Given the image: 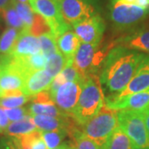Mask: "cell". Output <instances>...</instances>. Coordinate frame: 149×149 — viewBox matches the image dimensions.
Masks as SVG:
<instances>
[{
	"instance_id": "6da1fadb",
	"label": "cell",
	"mask_w": 149,
	"mask_h": 149,
	"mask_svg": "<svg viewBox=\"0 0 149 149\" xmlns=\"http://www.w3.org/2000/svg\"><path fill=\"white\" fill-rule=\"evenodd\" d=\"M145 56L123 47L113 48L99 74L103 91L109 95L119 94L132 80Z\"/></svg>"
},
{
	"instance_id": "7a4b0ae2",
	"label": "cell",
	"mask_w": 149,
	"mask_h": 149,
	"mask_svg": "<svg viewBox=\"0 0 149 149\" xmlns=\"http://www.w3.org/2000/svg\"><path fill=\"white\" fill-rule=\"evenodd\" d=\"M104 105L105 96L99 75H89L83 81L80 98L72 117L80 126H82L99 113Z\"/></svg>"
},
{
	"instance_id": "3957f363",
	"label": "cell",
	"mask_w": 149,
	"mask_h": 149,
	"mask_svg": "<svg viewBox=\"0 0 149 149\" xmlns=\"http://www.w3.org/2000/svg\"><path fill=\"white\" fill-rule=\"evenodd\" d=\"M115 47V41L97 46L81 42L73 59L74 67L84 78L92 74L99 75L108 54Z\"/></svg>"
},
{
	"instance_id": "277c9868",
	"label": "cell",
	"mask_w": 149,
	"mask_h": 149,
	"mask_svg": "<svg viewBox=\"0 0 149 149\" xmlns=\"http://www.w3.org/2000/svg\"><path fill=\"white\" fill-rule=\"evenodd\" d=\"M118 127V110L104 105L99 113L81 126V130L86 137L104 149L112 133Z\"/></svg>"
},
{
	"instance_id": "5b68a950",
	"label": "cell",
	"mask_w": 149,
	"mask_h": 149,
	"mask_svg": "<svg viewBox=\"0 0 149 149\" xmlns=\"http://www.w3.org/2000/svg\"><path fill=\"white\" fill-rule=\"evenodd\" d=\"M108 8L109 19L118 31L132 28L149 14V9L121 0H110Z\"/></svg>"
},
{
	"instance_id": "8992f818",
	"label": "cell",
	"mask_w": 149,
	"mask_h": 149,
	"mask_svg": "<svg viewBox=\"0 0 149 149\" xmlns=\"http://www.w3.org/2000/svg\"><path fill=\"white\" fill-rule=\"evenodd\" d=\"M118 118L119 128L128 135L133 146L149 149V131L142 112L118 110Z\"/></svg>"
},
{
	"instance_id": "52a82bcc",
	"label": "cell",
	"mask_w": 149,
	"mask_h": 149,
	"mask_svg": "<svg viewBox=\"0 0 149 149\" xmlns=\"http://www.w3.org/2000/svg\"><path fill=\"white\" fill-rule=\"evenodd\" d=\"M29 5L37 14L42 16L57 39L65 32L71 30V25L65 20L60 0H28Z\"/></svg>"
},
{
	"instance_id": "ba28073f",
	"label": "cell",
	"mask_w": 149,
	"mask_h": 149,
	"mask_svg": "<svg viewBox=\"0 0 149 149\" xmlns=\"http://www.w3.org/2000/svg\"><path fill=\"white\" fill-rule=\"evenodd\" d=\"M65 20L71 26L100 14V0H60Z\"/></svg>"
},
{
	"instance_id": "9c48e42d",
	"label": "cell",
	"mask_w": 149,
	"mask_h": 149,
	"mask_svg": "<svg viewBox=\"0 0 149 149\" xmlns=\"http://www.w3.org/2000/svg\"><path fill=\"white\" fill-rule=\"evenodd\" d=\"M74 32L81 42L99 45L101 43L105 22L100 14L72 25Z\"/></svg>"
},
{
	"instance_id": "30bf717a",
	"label": "cell",
	"mask_w": 149,
	"mask_h": 149,
	"mask_svg": "<svg viewBox=\"0 0 149 149\" xmlns=\"http://www.w3.org/2000/svg\"><path fill=\"white\" fill-rule=\"evenodd\" d=\"M80 81H67L61 85L52 96V100L61 110L72 116L80 98L82 84Z\"/></svg>"
},
{
	"instance_id": "8fae6325",
	"label": "cell",
	"mask_w": 149,
	"mask_h": 149,
	"mask_svg": "<svg viewBox=\"0 0 149 149\" xmlns=\"http://www.w3.org/2000/svg\"><path fill=\"white\" fill-rule=\"evenodd\" d=\"M149 89V55H146L141 62L137 72L128 85L119 94L108 95L107 98L120 99L126 96L147 91Z\"/></svg>"
},
{
	"instance_id": "7c38bea8",
	"label": "cell",
	"mask_w": 149,
	"mask_h": 149,
	"mask_svg": "<svg viewBox=\"0 0 149 149\" xmlns=\"http://www.w3.org/2000/svg\"><path fill=\"white\" fill-rule=\"evenodd\" d=\"M105 105L115 110L127 109L133 111H143L149 107V89L120 99L105 97Z\"/></svg>"
},
{
	"instance_id": "4fadbf2b",
	"label": "cell",
	"mask_w": 149,
	"mask_h": 149,
	"mask_svg": "<svg viewBox=\"0 0 149 149\" xmlns=\"http://www.w3.org/2000/svg\"><path fill=\"white\" fill-rule=\"evenodd\" d=\"M42 52L40 40L27 29L19 32L10 56L13 58H21Z\"/></svg>"
},
{
	"instance_id": "5bb4252c",
	"label": "cell",
	"mask_w": 149,
	"mask_h": 149,
	"mask_svg": "<svg viewBox=\"0 0 149 149\" xmlns=\"http://www.w3.org/2000/svg\"><path fill=\"white\" fill-rule=\"evenodd\" d=\"M53 78L45 69L35 71L27 75L22 92L25 95L33 96L42 91H49Z\"/></svg>"
},
{
	"instance_id": "9a60e30c",
	"label": "cell",
	"mask_w": 149,
	"mask_h": 149,
	"mask_svg": "<svg viewBox=\"0 0 149 149\" xmlns=\"http://www.w3.org/2000/svg\"><path fill=\"white\" fill-rule=\"evenodd\" d=\"M116 47H123L129 50H138L149 54V27L140 29L125 37L115 40Z\"/></svg>"
},
{
	"instance_id": "2e32d148",
	"label": "cell",
	"mask_w": 149,
	"mask_h": 149,
	"mask_svg": "<svg viewBox=\"0 0 149 149\" xmlns=\"http://www.w3.org/2000/svg\"><path fill=\"white\" fill-rule=\"evenodd\" d=\"M58 51L65 56L67 61L74 59V56L80 44L79 37L75 32L69 30L63 33L56 39Z\"/></svg>"
},
{
	"instance_id": "e0dca14e",
	"label": "cell",
	"mask_w": 149,
	"mask_h": 149,
	"mask_svg": "<svg viewBox=\"0 0 149 149\" xmlns=\"http://www.w3.org/2000/svg\"><path fill=\"white\" fill-rule=\"evenodd\" d=\"M38 129L39 128L36 126L35 123L32 120V116L28 114L21 120L11 122L8 124V128H6L4 133L10 137H14V136L27 134Z\"/></svg>"
},
{
	"instance_id": "ac0fdd59",
	"label": "cell",
	"mask_w": 149,
	"mask_h": 149,
	"mask_svg": "<svg viewBox=\"0 0 149 149\" xmlns=\"http://www.w3.org/2000/svg\"><path fill=\"white\" fill-rule=\"evenodd\" d=\"M30 115H47L56 118H65L70 116L61 110L55 103L52 104H38L32 103L28 107Z\"/></svg>"
},
{
	"instance_id": "d6986e66",
	"label": "cell",
	"mask_w": 149,
	"mask_h": 149,
	"mask_svg": "<svg viewBox=\"0 0 149 149\" xmlns=\"http://www.w3.org/2000/svg\"><path fill=\"white\" fill-rule=\"evenodd\" d=\"M20 31L13 27H8L0 37V57L9 56L15 45Z\"/></svg>"
},
{
	"instance_id": "ffe728a7",
	"label": "cell",
	"mask_w": 149,
	"mask_h": 149,
	"mask_svg": "<svg viewBox=\"0 0 149 149\" xmlns=\"http://www.w3.org/2000/svg\"><path fill=\"white\" fill-rule=\"evenodd\" d=\"M133 143L121 128H117L112 133L104 149H132Z\"/></svg>"
},
{
	"instance_id": "44dd1931",
	"label": "cell",
	"mask_w": 149,
	"mask_h": 149,
	"mask_svg": "<svg viewBox=\"0 0 149 149\" xmlns=\"http://www.w3.org/2000/svg\"><path fill=\"white\" fill-rule=\"evenodd\" d=\"M66 65V59L61 53L57 52L47 58V61L45 66V70L52 78L56 76L62 71Z\"/></svg>"
},
{
	"instance_id": "7402d4cb",
	"label": "cell",
	"mask_w": 149,
	"mask_h": 149,
	"mask_svg": "<svg viewBox=\"0 0 149 149\" xmlns=\"http://www.w3.org/2000/svg\"><path fill=\"white\" fill-rule=\"evenodd\" d=\"M71 139H73V145L74 149H102L99 145L86 137L82 133L81 127L74 129L72 133L70 134Z\"/></svg>"
},
{
	"instance_id": "603a6c76",
	"label": "cell",
	"mask_w": 149,
	"mask_h": 149,
	"mask_svg": "<svg viewBox=\"0 0 149 149\" xmlns=\"http://www.w3.org/2000/svg\"><path fill=\"white\" fill-rule=\"evenodd\" d=\"M13 4L14 6L17 13L18 14V16L20 17L22 21L23 22L25 28L27 30H30V27H32L33 19H34V15H35V12L32 10L31 6L27 3H20L13 0Z\"/></svg>"
},
{
	"instance_id": "cb8c5ba5",
	"label": "cell",
	"mask_w": 149,
	"mask_h": 149,
	"mask_svg": "<svg viewBox=\"0 0 149 149\" xmlns=\"http://www.w3.org/2000/svg\"><path fill=\"white\" fill-rule=\"evenodd\" d=\"M68 135L65 129H58L54 131H42V139L48 149L57 148L61 144L63 139Z\"/></svg>"
},
{
	"instance_id": "d4e9b609",
	"label": "cell",
	"mask_w": 149,
	"mask_h": 149,
	"mask_svg": "<svg viewBox=\"0 0 149 149\" xmlns=\"http://www.w3.org/2000/svg\"><path fill=\"white\" fill-rule=\"evenodd\" d=\"M41 49L43 55L48 58L50 56L59 52L56 43V38L52 32L43 34L39 37Z\"/></svg>"
},
{
	"instance_id": "484cf974",
	"label": "cell",
	"mask_w": 149,
	"mask_h": 149,
	"mask_svg": "<svg viewBox=\"0 0 149 149\" xmlns=\"http://www.w3.org/2000/svg\"><path fill=\"white\" fill-rule=\"evenodd\" d=\"M3 17L5 20L7 25L9 27L16 28L19 31H22V29L25 28V25L23 22L22 21L20 17L18 16L16 9L14 8L13 4L9 6L6 9L2 12Z\"/></svg>"
},
{
	"instance_id": "4316f807",
	"label": "cell",
	"mask_w": 149,
	"mask_h": 149,
	"mask_svg": "<svg viewBox=\"0 0 149 149\" xmlns=\"http://www.w3.org/2000/svg\"><path fill=\"white\" fill-rule=\"evenodd\" d=\"M29 32L35 37H40L43 34L52 32L51 28L48 25L47 22L46 21V19L42 16H41L40 14H37L36 13L34 15L32 27H30Z\"/></svg>"
},
{
	"instance_id": "83f0119b",
	"label": "cell",
	"mask_w": 149,
	"mask_h": 149,
	"mask_svg": "<svg viewBox=\"0 0 149 149\" xmlns=\"http://www.w3.org/2000/svg\"><path fill=\"white\" fill-rule=\"evenodd\" d=\"M32 96H27L22 95L20 96H12V97H5L0 98V108L3 109H13L21 107L25 104L27 102L32 100Z\"/></svg>"
},
{
	"instance_id": "f1b7e54d",
	"label": "cell",
	"mask_w": 149,
	"mask_h": 149,
	"mask_svg": "<svg viewBox=\"0 0 149 149\" xmlns=\"http://www.w3.org/2000/svg\"><path fill=\"white\" fill-rule=\"evenodd\" d=\"M61 74H63L66 81H80L85 79L78 71V70L74 67L73 60L66 61V65L64 69L62 70Z\"/></svg>"
},
{
	"instance_id": "f546056e",
	"label": "cell",
	"mask_w": 149,
	"mask_h": 149,
	"mask_svg": "<svg viewBox=\"0 0 149 149\" xmlns=\"http://www.w3.org/2000/svg\"><path fill=\"white\" fill-rule=\"evenodd\" d=\"M4 111H5L9 121L11 122L21 120L29 114L27 109L21 108V107L13 108V109H4Z\"/></svg>"
},
{
	"instance_id": "4dcf8cb0",
	"label": "cell",
	"mask_w": 149,
	"mask_h": 149,
	"mask_svg": "<svg viewBox=\"0 0 149 149\" xmlns=\"http://www.w3.org/2000/svg\"><path fill=\"white\" fill-rule=\"evenodd\" d=\"M9 124V119L6 114L4 109L0 108V133H4Z\"/></svg>"
},
{
	"instance_id": "1f68e13d",
	"label": "cell",
	"mask_w": 149,
	"mask_h": 149,
	"mask_svg": "<svg viewBox=\"0 0 149 149\" xmlns=\"http://www.w3.org/2000/svg\"><path fill=\"white\" fill-rule=\"evenodd\" d=\"M0 149H18L13 142L11 137L3 138L0 139Z\"/></svg>"
},
{
	"instance_id": "d6a6232c",
	"label": "cell",
	"mask_w": 149,
	"mask_h": 149,
	"mask_svg": "<svg viewBox=\"0 0 149 149\" xmlns=\"http://www.w3.org/2000/svg\"><path fill=\"white\" fill-rule=\"evenodd\" d=\"M13 0H0V13L8 8L9 6L13 5Z\"/></svg>"
},
{
	"instance_id": "836d02e7",
	"label": "cell",
	"mask_w": 149,
	"mask_h": 149,
	"mask_svg": "<svg viewBox=\"0 0 149 149\" xmlns=\"http://www.w3.org/2000/svg\"><path fill=\"white\" fill-rule=\"evenodd\" d=\"M134 4L145 9H149V0H137L134 3Z\"/></svg>"
},
{
	"instance_id": "e575fe53",
	"label": "cell",
	"mask_w": 149,
	"mask_h": 149,
	"mask_svg": "<svg viewBox=\"0 0 149 149\" xmlns=\"http://www.w3.org/2000/svg\"><path fill=\"white\" fill-rule=\"evenodd\" d=\"M142 113H143V115L145 124H146V126H147V128H148L149 131V107L148 109H144L143 111H142Z\"/></svg>"
},
{
	"instance_id": "d590c367",
	"label": "cell",
	"mask_w": 149,
	"mask_h": 149,
	"mask_svg": "<svg viewBox=\"0 0 149 149\" xmlns=\"http://www.w3.org/2000/svg\"><path fill=\"white\" fill-rule=\"evenodd\" d=\"M53 149H74L73 143H63L57 148Z\"/></svg>"
},
{
	"instance_id": "8d00e7d4",
	"label": "cell",
	"mask_w": 149,
	"mask_h": 149,
	"mask_svg": "<svg viewBox=\"0 0 149 149\" xmlns=\"http://www.w3.org/2000/svg\"><path fill=\"white\" fill-rule=\"evenodd\" d=\"M123 2H126V3H133L137 1V0H121Z\"/></svg>"
},
{
	"instance_id": "74e56055",
	"label": "cell",
	"mask_w": 149,
	"mask_h": 149,
	"mask_svg": "<svg viewBox=\"0 0 149 149\" xmlns=\"http://www.w3.org/2000/svg\"><path fill=\"white\" fill-rule=\"evenodd\" d=\"M15 1L20 2V3H27V2H28V0H15Z\"/></svg>"
},
{
	"instance_id": "f35d334b",
	"label": "cell",
	"mask_w": 149,
	"mask_h": 149,
	"mask_svg": "<svg viewBox=\"0 0 149 149\" xmlns=\"http://www.w3.org/2000/svg\"><path fill=\"white\" fill-rule=\"evenodd\" d=\"M2 71H3V65L0 64V75L2 74Z\"/></svg>"
},
{
	"instance_id": "ab89813d",
	"label": "cell",
	"mask_w": 149,
	"mask_h": 149,
	"mask_svg": "<svg viewBox=\"0 0 149 149\" xmlns=\"http://www.w3.org/2000/svg\"><path fill=\"white\" fill-rule=\"evenodd\" d=\"M132 149H143V148H138V147H136V146H133V148Z\"/></svg>"
}]
</instances>
